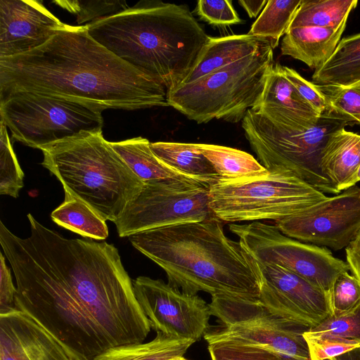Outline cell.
<instances>
[{
	"mask_svg": "<svg viewBox=\"0 0 360 360\" xmlns=\"http://www.w3.org/2000/svg\"><path fill=\"white\" fill-rule=\"evenodd\" d=\"M285 236L340 250L360 233V187L354 186L304 211L275 221Z\"/></svg>",
	"mask_w": 360,
	"mask_h": 360,
	"instance_id": "13",
	"label": "cell"
},
{
	"mask_svg": "<svg viewBox=\"0 0 360 360\" xmlns=\"http://www.w3.org/2000/svg\"><path fill=\"white\" fill-rule=\"evenodd\" d=\"M345 252L349 271L360 282V233L346 248Z\"/></svg>",
	"mask_w": 360,
	"mask_h": 360,
	"instance_id": "40",
	"label": "cell"
},
{
	"mask_svg": "<svg viewBox=\"0 0 360 360\" xmlns=\"http://www.w3.org/2000/svg\"><path fill=\"white\" fill-rule=\"evenodd\" d=\"M110 143L143 183L169 179L195 181L158 158L150 148V142L145 138L139 136Z\"/></svg>",
	"mask_w": 360,
	"mask_h": 360,
	"instance_id": "21",
	"label": "cell"
},
{
	"mask_svg": "<svg viewBox=\"0 0 360 360\" xmlns=\"http://www.w3.org/2000/svg\"><path fill=\"white\" fill-rule=\"evenodd\" d=\"M281 68L284 75L295 87L300 96L318 114L322 115L327 112L326 98L318 85L307 81L292 68L284 65H282Z\"/></svg>",
	"mask_w": 360,
	"mask_h": 360,
	"instance_id": "38",
	"label": "cell"
},
{
	"mask_svg": "<svg viewBox=\"0 0 360 360\" xmlns=\"http://www.w3.org/2000/svg\"><path fill=\"white\" fill-rule=\"evenodd\" d=\"M129 240L165 271L170 285L185 293L259 299L254 259L225 234L217 217L145 231Z\"/></svg>",
	"mask_w": 360,
	"mask_h": 360,
	"instance_id": "3",
	"label": "cell"
},
{
	"mask_svg": "<svg viewBox=\"0 0 360 360\" xmlns=\"http://www.w3.org/2000/svg\"><path fill=\"white\" fill-rule=\"evenodd\" d=\"M65 200L51 214L58 225L74 233L96 240L108 236L106 221L85 202L64 191Z\"/></svg>",
	"mask_w": 360,
	"mask_h": 360,
	"instance_id": "26",
	"label": "cell"
},
{
	"mask_svg": "<svg viewBox=\"0 0 360 360\" xmlns=\"http://www.w3.org/2000/svg\"><path fill=\"white\" fill-rule=\"evenodd\" d=\"M171 360H188V359L184 358V356H179V357L172 359Z\"/></svg>",
	"mask_w": 360,
	"mask_h": 360,
	"instance_id": "43",
	"label": "cell"
},
{
	"mask_svg": "<svg viewBox=\"0 0 360 360\" xmlns=\"http://www.w3.org/2000/svg\"><path fill=\"white\" fill-rule=\"evenodd\" d=\"M316 85L345 87L360 82V32L342 39L312 75Z\"/></svg>",
	"mask_w": 360,
	"mask_h": 360,
	"instance_id": "22",
	"label": "cell"
},
{
	"mask_svg": "<svg viewBox=\"0 0 360 360\" xmlns=\"http://www.w3.org/2000/svg\"><path fill=\"white\" fill-rule=\"evenodd\" d=\"M195 13L202 20L215 26H227L243 22L231 0H200L197 2Z\"/></svg>",
	"mask_w": 360,
	"mask_h": 360,
	"instance_id": "37",
	"label": "cell"
},
{
	"mask_svg": "<svg viewBox=\"0 0 360 360\" xmlns=\"http://www.w3.org/2000/svg\"><path fill=\"white\" fill-rule=\"evenodd\" d=\"M307 342L311 360L330 359L359 346L360 342L328 335H311L304 333Z\"/></svg>",
	"mask_w": 360,
	"mask_h": 360,
	"instance_id": "36",
	"label": "cell"
},
{
	"mask_svg": "<svg viewBox=\"0 0 360 360\" xmlns=\"http://www.w3.org/2000/svg\"><path fill=\"white\" fill-rule=\"evenodd\" d=\"M53 3L75 15L78 24H89L129 8L124 1L56 0Z\"/></svg>",
	"mask_w": 360,
	"mask_h": 360,
	"instance_id": "33",
	"label": "cell"
},
{
	"mask_svg": "<svg viewBox=\"0 0 360 360\" xmlns=\"http://www.w3.org/2000/svg\"><path fill=\"white\" fill-rule=\"evenodd\" d=\"M276 63L271 70L257 105L276 107L315 125L321 115L300 96Z\"/></svg>",
	"mask_w": 360,
	"mask_h": 360,
	"instance_id": "24",
	"label": "cell"
},
{
	"mask_svg": "<svg viewBox=\"0 0 360 360\" xmlns=\"http://www.w3.org/2000/svg\"><path fill=\"white\" fill-rule=\"evenodd\" d=\"M307 333L333 335L360 342V305L347 313L330 314Z\"/></svg>",
	"mask_w": 360,
	"mask_h": 360,
	"instance_id": "34",
	"label": "cell"
},
{
	"mask_svg": "<svg viewBox=\"0 0 360 360\" xmlns=\"http://www.w3.org/2000/svg\"><path fill=\"white\" fill-rule=\"evenodd\" d=\"M356 177H357L358 182L360 181V166H359V167L358 169V171H357Z\"/></svg>",
	"mask_w": 360,
	"mask_h": 360,
	"instance_id": "44",
	"label": "cell"
},
{
	"mask_svg": "<svg viewBox=\"0 0 360 360\" xmlns=\"http://www.w3.org/2000/svg\"><path fill=\"white\" fill-rule=\"evenodd\" d=\"M15 92L76 101L102 111L169 106L162 84L96 41L86 25L66 24L42 46L0 59V98Z\"/></svg>",
	"mask_w": 360,
	"mask_h": 360,
	"instance_id": "2",
	"label": "cell"
},
{
	"mask_svg": "<svg viewBox=\"0 0 360 360\" xmlns=\"http://www.w3.org/2000/svg\"><path fill=\"white\" fill-rule=\"evenodd\" d=\"M102 112L76 101L31 92L0 98V121L13 139L40 150L84 132L102 134Z\"/></svg>",
	"mask_w": 360,
	"mask_h": 360,
	"instance_id": "9",
	"label": "cell"
},
{
	"mask_svg": "<svg viewBox=\"0 0 360 360\" xmlns=\"http://www.w3.org/2000/svg\"><path fill=\"white\" fill-rule=\"evenodd\" d=\"M301 2L302 0H268L248 34L269 40L272 48H276L290 27Z\"/></svg>",
	"mask_w": 360,
	"mask_h": 360,
	"instance_id": "29",
	"label": "cell"
},
{
	"mask_svg": "<svg viewBox=\"0 0 360 360\" xmlns=\"http://www.w3.org/2000/svg\"><path fill=\"white\" fill-rule=\"evenodd\" d=\"M209 188L193 180L145 182L114 222L119 236L216 217L210 206Z\"/></svg>",
	"mask_w": 360,
	"mask_h": 360,
	"instance_id": "11",
	"label": "cell"
},
{
	"mask_svg": "<svg viewBox=\"0 0 360 360\" xmlns=\"http://www.w3.org/2000/svg\"><path fill=\"white\" fill-rule=\"evenodd\" d=\"M254 261L260 277L258 300L271 312L311 328L332 314L328 292L281 266Z\"/></svg>",
	"mask_w": 360,
	"mask_h": 360,
	"instance_id": "15",
	"label": "cell"
},
{
	"mask_svg": "<svg viewBox=\"0 0 360 360\" xmlns=\"http://www.w3.org/2000/svg\"><path fill=\"white\" fill-rule=\"evenodd\" d=\"M41 150V165L56 176L64 191L105 221L115 222L143 187L102 134L84 132Z\"/></svg>",
	"mask_w": 360,
	"mask_h": 360,
	"instance_id": "5",
	"label": "cell"
},
{
	"mask_svg": "<svg viewBox=\"0 0 360 360\" xmlns=\"http://www.w3.org/2000/svg\"><path fill=\"white\" fill-rule=\"evenodd\" d=\"M0 360H73L40 324L17 309L0 314Z\"/></svg>",
	"mask_w": 360,
	"mask_h": 360,
	"instance_id": "17",
	"label": "cell"
},
{
	"mask_svg": "<svg viewBox=\"0 0 360 360\" xmlns=\"http://www.w3.org/2000/svg\"><path fill=\"white\" fill-rule=\"evenodd\" d=\"M328 103V115L360 124V82L349 86L318 85Z\"/></svg>",
	"mask_w": 360,
	"mask_h": 360,
	"instance_id": "30",
	"label": "cell"
},
{
	"mask_svg": "<svg viewBox=\"0 0 360 360\" xmlns=\"http://www.w3.org/2000/svg\"><path fill=\"white\" fill-rule=\"evenodd\" d=\"M30 235L0 221V244L16 282L15 308L40 324L73 360H93L143 342L150 322L118 250L105 241L67 238L28 214Z\"/></svg>",
	"mask_w": 360,
	"mask_h": 360,
	"instance_id": "1",
	"label": "cell"
},
{
	"mask_svg": "<svg viewBox=\"0 0 360 360\" xmlns=\"http://www.w3.org/2000/svg\"><path fill=\"white\" fill-rule=\"evenodd\" d=\"M208 306L221 323L204 335L208 344L232 340L271 349L286 360H311L304 337L311 328L271 312L258 300L212 295Z\"/></svg>",
	"mask_w": 360,
	"mask_h": 360,
	"instance_id": "10",
	"label": "cell"
},
{
	"mask_svg": "<svg viewBox=\"0 0 360 360\" xmlns=\"http://www.w3.org/2000/svg\"><path fill=\"white\" fill-rule=\"evenodd\" d=\"M193 340L177 339L157 332L148 342L127 344L110 348L93 360H171L184 356Z\"/></svg>",
	"mask_w": 360,
	"mask_h": 360,
	"instance_id": "25",
	"label": "cell"
},
{
	"mask_svg": "<svg viewBox=\"0 0 360 360\" xmlns=\"http://www.w3.org/2000/svg\"><path fill=\"white\" fill-rule=\"evenodd\" d=\"M6 126L0 121V194L18 198L24 173L13 149Z\"/></svg>",
	"mask_w": 360,
	"mask_h": 360,
	"instance_id": "31",
	"label": "cell"
},
{
	"mask_svg": "<svg viewBox=\"0 0 360 360\" xmlns=\"http://www.w3.org/2000/svg\"><path fill=\"white\" fill-rule=\"evenodd\" d=\"M85 25L96 41L167 93L184 83L210 39L186 6L157 1Z\"/></svg>",
	"mask_w": 360,
	"mask_h": 360,
	"instance_id": "4",
	"label": "cell"
},
{
	"mask_svg": "<svg viewBox=\"0 0 360 360\" xmlns=\"http://www.w3.org/2000/svg\"><path fill=\"white\" fill-rule=\"evenodd\" d=\"M133 286L136 300L156 333L196 342L208 330L210 307L198 295L143 276L133 281Z\"/></svg>",
	"mask_w": 360,
	"mask_h": 360,
	"instance_id": "14",
	"label": "cell"
},
{
	"mask_svg": "<svg viewBox=\"0 0 360 360\" xmlns=\"http://www.w3.org/2000/svg\"><path fill=\"white\" fill-rule=\"evenodd\" d=\"M325 360H360V346L342 354Z\"/></svg>",
	"mask_w": 360,
	"mask_h": 360,
	"instance_id": "42",
	"label": "cell"
},
{
	"mask_svg": "<svg viewBox=\"0 0 360 360\" xmlns=\"http://www.w3.org/2000/svg\"><path fill=\"white\" fill-rule=\"evenodd\" d=\"M332 314L349 312L360 305V282L349 271L340 274L329 292Z\"/></svg>",
	"mask_w": 360,
	"mask_h": 360,
	"instance_id": "35",
	"label": "cell"
},
{
	"mask_svg": "<svg viewBox=\"0 0 360 360\" xmlns=\"http://www.w3.org/2000/svg\"><path fill=\"white\" fill-rule=\"evenodd\" d=\"M323 174L340 193L356 185L360 166V134L345 127L330 134L321 157Z\"/></svg>",
	"mask_w": 360,
	"mask_h": 360,
	"instance_id": "18",
	"label": "cell"
},
{
	"mask_svg": "<svg viewBox=\"0 0 360 360\" xmlns=\"http://www.w3.org/2000/svg\"><path fill=\"white\" fill-rule=\"evenodd\" d=\"M219 179H238L267 174L269 170L250 153L227 146L197 143Z\"/></svg>",
	"mask_w": 360,
	"mask_h": 360,
	"instance_id": "27",
	"label": "cell"
},
{
	"mask_svg": "<svg viewBox=\"0 0 360 360\" xmlns=\"http://www.w3.org/2000/svg\"><path fill=\"white\" fill-rule=\"evenodd\" d=\"M150 148L165 163L196 181L210 186L219 179L197 143L159 141L150 143Z\"/></svg>",
	"mask_w": 360,
	"mask_h": 360,
	"instance_id": "23",
	"label": "cell"
},
{
	"mask_svg": "<svg viewBox=\"0 0 360 360\" xmlns=\"http://www.w3.org/2000/svg\"><path fill=\"white\" fill-rule=\"evenodd\" d=\"M347 122L327 113L304 131L281 122L267 110L255 106L242 120L245 136L260 163L268 170H288L323 193L340 192L323 174L321 157L331 133Z\"/></svg>",
	"mask_w": 360,
	"mask_h": 360,
	"instance_id": "7",
	"label": "cell"
},
{
	"mask_svg": "<svg viewBox=\"0 0 360 360\" xmlns=\"http://www.w3.org/2000/svg\"><path fill=\"white\" fill-rule=\"evenodd\" d=\"M16 287L12 280L11 269L6 264V257L0 253V314L15 309Z\"/></svg>",
	"mask_w": 360,
	"mask_h": 360,
	"instance_id": "39",
	"label": "cell"
},
{
	"mask_svg": "<svg viewBox=\"0 0 360 360\" xmlns=\"http://www.w3.org/2000/svg\"><path fill=\"white\" fill-rule=\"evenodd\" d=\"M65 25L39 1L1 0L0 59L42 46Z\"/></svg>",
	"mask_w": 360,
	"mask_h": 360,
	"instance_id": "16",
	"label": "cell"
},
{
	"mask_svg": "<svg viewBox=\"0 0 360 360\" xmlns=\"http://www.w3.org/2000/svg\"><path fill=\"white\" fill-rule=\"evenodd\" d=\"M327 196L292 172L269 170L265 174L219 179L209 188L210 206L221 221L285 219L302 212Z\"/></svg>",
	"mask_w": 360,
	"mask_h": 360,
	"instance_id": "8",
	"label": "cell"
},
{
	"mask_svg": "<svg viewBox=\"0 0 360 360\" xmlns=\"http://www.w3.org/2000/svg\"><path fill=\"white\" fill-rule=\"evenodd\" d=\"M208 351L212 360H286L271 349L232 340L208 344Z\"/></svg>",
	"mask_w": 360,
	"mask_h": 360,
	"instance_id": "32",
	"label": "cell"
},
{
	"mask_svg": "<svg viewBox=\"0 0 360 360\" xmlns=\"http://www.w3.org/2000/svg\"><path fill=\"white\" fill-rule=\"evenodd\" d=\"M345 29L290 27L281 41V54L299 60L316 70L333 53Z\"/></svg>",
	"mask_w": 360,
	"mask_h": 360,
	"instance_id": "19",
	"label": "cell"
},
{
	"mask_svg": "<svg viewBox=\"0 0 360 360\" xmlns=\"http://www.w3.org/2000/svg\"><path fill=\"white\" fill-rule=\"evenodd\" d=\"M357 0H302L290 27H345Z\"/></svg>",
	"mask_w": 360,
	"mask_h": 360,
	"instance_id": "28",
	"label": "cell"
},
{
	"mask_svg": "<svg viewBox=\"0 0 360 360\" xmlns=\"http://www.w3.org/2000/svg\"><path fill=\"white\" fill-rule=\"evenodd\" d=\"M267 1L266 0H240L238 4L245 10L250 18H255L259 13L262 8L265 6Z\"/></svg>",
	"mask_w": 360,
	"mask_h": 360,
	"instance_id": "41",
	"label": "cell"
},
{
	"mask_svg": "<svg viewBox=\"0 0 360 360\" xmlns=\"http://www.w3.org/2000/svg\"><path fill=\"white\" fill-rule=\"evenodd\" d=\"M271 44L167 93L169 106L198 124L214 119L236 123L257 106L272 70Z\"/></svg>",
	"mask_w": 360,
	"mask_h": 360,
	"instance_id": "6",
	"label": "cell"
},
{
	"mask_svg": "<svg viewBox=\"0 0 360 360\" xmlns=\"http://www.w3.org/2000/svg\"><path fill=\"white\" fill-rule=\"evenodd\" d=\"M229 229L255 261L285 269L328 293L335 278L349 271L347 262L334 257L327 248L290 238L275 225L232 223Z\"/></svg>",
	"mask_w": 360,
	"mask_h": 360,
	"instance_id": "12",
	"label": "cell"
},
{
	"mask_svg": "<svg viewBox=\"0 0 360 360\" xmlns=\"http://www.w3.org/2000/svg\"><path fill=\"white\" fill-rule=\"evenodd\" d=\"M269 44V40L248 33L221 37H210L197 65L183 84L253 55Z\"/></svg>",
	"mask_w": 360,
	"mask_h": 360,
	"instance_id": "20",
	"label": "cell"
}]
</instances>
